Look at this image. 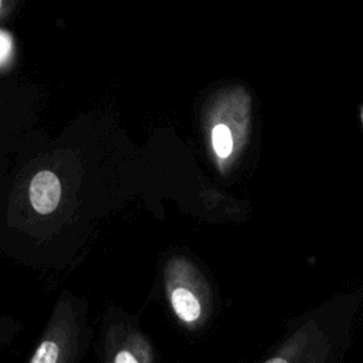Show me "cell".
I'll use <instances>...</instances> for the list:
<instances>
[{
    "mask_svg": "<svg viewBox=\"0 0 363 363\" xmlns=\"http://www.w3.org/2000/svg\"><path fill=\"white\" fill-rule=\"evenodd\" d=\"M0 9H1V0H0Z\"/></svg>",
    "mask_w": 363,
    "mask_h": 363,
    "instance_id": "obj_8",
    "label": "cell"
},
{
    "mask_svg": "<svg viewBox=\"0 0 363 363\" xmlns=\"http://www.w3.org/2000/svg\"><path fill=\"white\" fill-rule=\"evenodd\" d=\"M170 302L174 313L186 323L197 320L201 315V306L197 298L186 288L177 286L170 292Z\"/></svg>",
    "mask_w": 363,
    "mask_h": 363,
    "instance_id": "obj_3",
    "label": "cell"
},
{
    "mask_svg": "<svg viewBox=\"0 0 363 363\" xmlns=\"http://www.w3.org/2000/svg\"><path fill=\"white\" fill-rule=\"evenodd\" d=\"M61 199V184L58 177L50 170L38 172L30 184V201L40 214L54 211Z\"/></svg>",
    "mask_w": 363,
    "mask_h": 363,
    "instance_id": "obj_2",
    "label": "cell"
},
{
    "mask_svg": "<svg viewBox=\"0 0 363 363\" xmlns=\"http://www.w3.org/2000/svg\"><path fill=\"white\" fill-rule=\"evenodd\" d=\"M211 146L214 149V153L225 159L231 155L234 143H233V135L231 130L227 125L224 123H217L211 129Z\"/></svg>",
    "mask_w": 363,
    "mask_h": 363,
    "instance_id": "obj_4",
    "label": "cell"
},
{
    "mask_svg": "<svg viewBox=\"0 0 363 363\" xmlns=\"http://www.w3.org/2000/svg\"><path fill=\"white\" fill-rule=\"evenodd\" d=\"M7 50H9V43H7V40L0 35V57L4 55V54L7 52Z\"/></svg>",
    "mask_w": 363,
    "mask_h": 363,
    "instance_id": "obj_6",
    "label": "cell"
},
{
    "mask_svg": "<svg viewBox=\"0 0 363 363\" xmlns=\"http://www.w3.org/2000/svg\"><path fill=\"white\" fill-rule=\"evenodd\" d=\"M106 363H140L135 349L129 346H118L108 340L106 346Z\"/></svg>",
    "mask_w": 363,
    "mask_h": 363,
    "instance_id": "obj_5",
    "label": "cell"
},
{
    "mask_svg": "<svg viewBox=\"0 0 363 363\" xmlns=\"http://www.w3.org/2000/svg\"><path fill=\"white\" fill-rule=\"evenodd\" d=\"M86 303L62 294L28 363H79L86 340Z\"/></svg>",
    "mask_w": 363,
    "mask_h": 363,
    "instance_id": "obj_1",
    "label": "cell"
},
{
    "mask_svg": "<svg viewBox=\"0 0 363 363\" xmlns=\"http://www.w3.org/2000/svg\"><path fill=\"white\" fill-rule=\"evenodd\" d=\"M265 363H288L285 359H281V357H272L269 360H267Z\"/></svg>",
    "mask_w": 363,
    "mask_h": 363,
    "instance_id": "obj_7",
    "label": "cell"
}]
</instances>
